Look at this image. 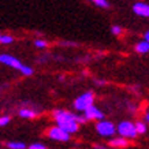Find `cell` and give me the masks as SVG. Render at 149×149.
<instances>
[{
	"instance_id": "5b68a950",
	"label": "cell",
	"mask_w": 149,
	"mask_h": 149,
	"mask_svg": "<svg viewBox=\"0 0 149 149\" xmlns=\"http://www.w3.org/2000/svg\"><path fill=\"white\" fill-rule=\"evenodd\" d=\"M95 129L96 133L104 138H112L116 134V125L108 119H101L99 122H96Z\"/></svg>"
},
{
	"instance_id": "d6986e66",
	"label": "cell",
	"mask_w": 149,
	"mask_h": 149,
	"mask_svg": "<svg viewBox=\"0 0 149 149\" xmlns=\"http://www.w3.org/2000/svg\"><path fill=\"white\" fill-rule=\"evenodd\" d=\"M27 149H48V148H47V145L41 144V142H34V144L29 145V148Z\"/></svg>"
},
{
	"instance_id": "603a6c76",
	"label": "cell",
	"mask_w": 149,
	"mask_h": 149,
	"mask_svg": "<svg viewBox=\"0 0 149 149\" xmlns=\"http://www.w3.org/2000/svg\"><path fill=\"white\" fill-rule=\"evenodd\" d=\"M60 45H70V47H72V45H75L74 42H60Z\"/></svg>"
},
{
	"instance_id": "3957f363",
	"label": "cell",
	"mask_w": 149,
	"mask_h": 149,
	"mask_svg": "<svg viewBox=\"0 0 149 149\" xmlns=\"http://www.w3.org/2000/svg\"><path fill=\"white\" fill-rule=\"evenodd\" d=\"M95 100H96L95 93L92 91L84 92V93H81L77 99L72 101V108L75 109L77 112L84 113L89 107L95 105Z\"/></svg>"
},
{
	"instance_id": "44dd1931",
	"label": "cell",
	"mask_w": 149,
	"mask_h": 149,
	"mask_svg": "<svg viewBox=\"0 0 149 149\" xmlns=\"http://www.w3.org/2000/svg\"><path fill=\"white\" fill-rule=\"evenodd\" d=\"M144 40L146 41V42H149V30H146V32L144 33Z\"/></svg>"
},
{
	"instance_id": "6da1fadb",
	"label": "cell",
	"mask_w": 149,
	"mask_h": 149,
	"mask_svg": "<svg viewBox=\"0 0 149 149\" xmlns=\"http://www.w3.org/2000/svg\"><path fill=\"white\" fill-rule=\"evenodd\" d=\"M51 115L54 118L56 126L62 127L64 131H67L70 136L74 134V133H77L79 130L81 125L88 122L84 115H78V113L70 112L67 109H62V108L54 109Z\"/></svg>"
},
{
	"instance_id": "9a60e30c",
	"label": "cell",
	"mask_w": 149,
	"mask_h": 149,
	"mask_svg": "<svg viewBox=\"0 0 149 149\" xmlns=\"http://www.w3.org/2000/svg\"><path fill=\"white\" fill-rule=\"evenodd\" d=\"M92 3L95 6H97V7H100V8H108L109 7V3L108 0H91Z\"/></svg>"
},
{
	"instance_id": "ba28073f",
	"label": "cell",
	"mask_w": 149,
	"mask_h": 149,
	"mask_svg": "<svg viewBox=\"0 0 149 149\" xmlns=\"http://www.w3.org/2000/svg\"><path fill=\"white\" fill-rule=\"evenodd\" d=\"M133 13L142 18H149V4L144 1H137L133 4Z\"/></svg>"
},
{
	"instance_id": "52a82bcc",
	"label": "cell",
	"mask_w": 149,
	"mask_h": 149,
	"mask_svg": "<svg viewBox=\"0 0 149 149\" xmlns=\"http://www.w3.org/2000/svg\"><path fill=\"white\" fill-rule=\"evenodd\" d=\"M82 115L85 116V119L88 120V122H89V120H96V122H99V120L104 119V112L97 107V105H92V107H89V108L86 109Z\"/></svg>"
},
{
	"instance_id": "7a4b0ae2",
	"label": "cell",
	"mask_w": 149,
	"mask_h": 149,
	"mask_svg": "<svg viewBox=\"0 0 149 149\" xmlns=\"http://www.w3.org/2000/svg\"><path fill=\"white\" fill-rule=\"evenodd\" d=\"M0 63L7 66V67L14 68V70H18L22 75H26V77L32 75L34 72L33 67L27 66V64H23L18 58H15V56H13L10 54H0Z\"/></svg>"
},
{
	"instance_id": "277c9868",
	"label": "cell",
	"mask_w": 149,
	"mask_h": 149,
	"mask_svg": "<svg viewBox=\"0 0 149 149\" xmlns=\"http://www.w3.org/2000/svg\"><path fill=\"white\" fill-rule=\"evenodd\" d=\"M116 133L119 137H123L126 140H136L138 138V133L136 129V122L131 120H122L116 125Z\"/></svg>"
},
{
	"instance_id": "e0dca14e",
	"label": "cell",
	"mask_w": 149,
	"mask_h": 149,
	"mask_svg": "<svg viewBox=\"0 0 149 149\" xmlns=\"http://www.w3.org/2000/svg\"><path fill=\"white\" fill-rule=\"evenodd\" d=\"M11 122V116L10 115H1L0 116V127H6Z\"/></svg>"
},
{
	"instance_id": "7c38bea8",
	"label": "cell",
	"mask_w": 149,
	"mask_h": 149,
	"mask_svg": "<svg viewBox=\"0 0 149 149\" xmlns=\"http://www.w3.org/2000/svg\"><path fill=\"white\" fill-rule=\"evenodd\" d=\"M6 148L7 149H27V146L22 141H8V142H6Z\"/></svg>"
},
{
	"instance_id": "8fae6325",
	"label": "cell",
	"mask_w": 149,
	"mask_h": 149,
	"mask_svg": "<svg viewBox=\"0 0 149 149\" xmlns=\"http://www.w3.org/2000/svg\"><path fill=\"white\" fill-rule=\"evenodd\" d=\"M134 51H136L137 54H141V55L148 54V52H149V42H146L145 40L140 41V42H137L136 47H134Z\"/></svg>"
},
{
	"instance_id": "5bb4252c",
	"label": "cell",
	"mask_w": 149,
	"mask_h": 149,
	"mask_svg": "<svg viewBox=\"0 0 149 149\" xmlns=\"http://www.w3.org/2000/svg\"><path fill=\"white\" fill-rule=\"evenodd\" d=\"M34 47L38 49H45L48 47V41L44 40V38H37V40H34Z\"/></svg>"
},
{
	"instance_id": "2e32d148",
	"label": "cell",
	"mask_w": 149,
	"mask_h": 149,
	"mask_svg": "<svg viewBox=\"0 0 149 149\" xmlns=\"http://www.w3.org/2000/svg\"><path fill=\"white\" fill-rule=\"evenodd\" d=\"M14 42V37L10 36V34H1V42L0 44H3V45H10V44H13Z\"/></svg>"
},
{
	"instance_id": "30bf717a",
	"label": "cell",
	"mask_w": 149,
	"mask_h": 149,
	"mask_svg": "<svg viewBox=\"0 0 149 149\" xmlns=\"http://www.w3.org/2000/svg\"><path fill=\"white\" fill-rule=\"evenodd\" d=\"M108 145L111 148H115V149H123V148H127L130 145V142H129V140L123 138V137H116V138L112 137V138H109Z\"/></svg>"
},
{
	"instance_id": "cb8c5ba5",
	"label": "cell",
	"mask_w": 149,
	"mask_h": 149,
	"mask_svg": "<svg viewBox=\"0 0 149 149\" xmlns=\"http://www.w3.org/2000/svg\"><path fill=\"white\" fill-rule=\"evenodd\" d=\"M0 42H1V34H0Z\"/></svg>"
},
{
	"instance_id": "ac0fdd59",
	"label": "cell",
	"mask_w": 149,
	"mask_h": 149,
	"mask_svg": "<svg viewBox=\"0 0 149 149\" xmlns=\"http://www.w3.org/2000/svg\"><path fill=\"white\" fill-rule=\"evenodd\" d=\"M111 32H112L113 36H122L123 34V29L119 25H113L112 27H111Z\"/></svg>"
},
{
	"instance_id": "8992f818",
	"label": "cell",
	"mask_w": 149,
	"mask_h": 149,
	"mask_svg": "<svg viewBox=\"0 0 149 149\" xmlns=\"http://www.w3.org/2000/svg\"><path fill=\"white\" fill-rule=\"evenodd\" d=\"M47 136L52 141H58V142H67V141H70V138H71V136L68 134L67 131H64L62 127L56 126V125L48 127Z\"/></svg>"
},
{
	"instance_id": "ffe728a7",
	"label": "cell",
	"mask_w": 149,
	"mask_h": 149,
	"mask_svg": "<svg viewBox=\"0 0 149 149\" xmlns=\"http://www.w3.org/2000/svg\"><path fill=\"white\" fill-rule=\"evenodd\" d=\"M93 149H107V145H103V144H95V145H93Z\"/></svg>"
},
{
	"instance_id": "9c48e42d",
	"label": "cell",
	"mask_w": 149,
	"mask_h": 149,
	"mask_svg": "<svg viewBox=\"0 0 149 149\" xmlns=\"http://www.w3.org/2000/svg\"><path fill=\"white\" fill-rule=\"evenodd\" d=\"M18 116L22 119H34L38 116V111L30 107H22L18 109Z\"/></svg>"
},
{
	"instance_id": "4fadbf2b",
	"label": "cell",
	"mask_w": 149,
	"mask_h": 149,
	"mask_svg": "<svg viewBox=\"0 0 149 149\" xmlns=\"http://www.w3.org/2000/svg\"><path fill=\"white\" fill-rule=\"evenodd\" d=\"M136 129H137V133H138V136H141V134H145V133L148 131V125H146V122H142V120H137V122H136Z\"/></svg>"
},
{
	"instance_id": "7402d4cb",
	"label": "cell",
	"mask_w": 149,
	"mask_h": 149,
	"mask_svg": "<svg viewBox=\"0 0 149 149\" xmlns=\"http://www.w3.org/2000/svg\"><path fill=\"white\" fill-rule=\"evenodd\" d=\"M144 118H145V122H146V123H149V111H146V112H145Z\"/></svg>"
}]
</instances>
